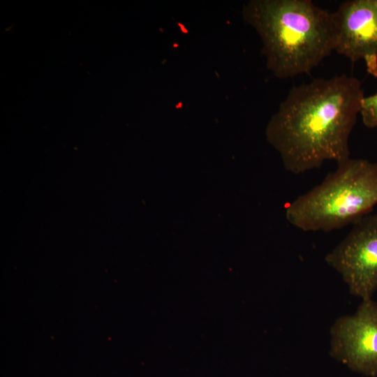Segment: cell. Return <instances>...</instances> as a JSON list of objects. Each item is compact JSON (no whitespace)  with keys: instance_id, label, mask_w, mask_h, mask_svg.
Here are the masks:
<instances>
[{"instance_id":"obj_7","label":"cell","mask_w":377,"mask_h":377,"mask_svg":"<svg viewBox=\"0 0 377 377\" xmlns=\"http://www.w3.org/2000/svg\"><path fill=\"white\" fill-rule=\"evenodd\" d=\"M360 114L367 127H377V92L369 96H364Z\"/></svg>"},{"instance_id":"obj_3","label":"cell","mask_w":377,"mask_h":377,"mask_svg":"<svg viewBox=\"0 0 377 377\" xmlns=\"http://www.w3.org/2000/svg\"><path fill=\"white\" fill-rule=\"evenodd\" d=\"M377 205V163L348 158L286 209L288 221L305 232H330L354 224Z\"/></svg>"},{"instance_id":"obj_5","label":"cell","mask_w":377,"mask_h":377,"mask_svg":"<svg viewBox=\"0 0 377 377\" xmlns=\"http://www.w3.org/2000/svg\"><path fill=\"white\" fill-rule=\"evenodd\" d=\"M330 335V357L355 373L377 376V303L372 298L337 318Z\"/></svg>"},{"instance_id":"obj_1","label":"cell","mask_w":377,"mask_h":377,"mask_svg":"<svg viewBox=\"0 0 377 377\" xmlns=\"http://www.w3.org/2000/svg\"><path fill=\"white\" fill-rule=\"evenodd\" d=\"M364 98L360 80L345 74L294 86L267 127L286 169L298 175L349 158V138Z\"/></svg>"},{"instance_id":"obj_4","label":"cell","mask_w":377,"mask_h":377,"mask_svg":"<svg viewBox=\"0 0 377 377\" xmlns=\"http://www.w3.org/2000/svg\"><path fill=\"white\" fill-rule=\"evenodd\" d=\"M325 260L350 294L362 300L371 299L377 290V214H368L353 224Z\"/></svg>"},{"instance_id":"obj_6","label":"cell","mask_w":377,"mask_h":377,"mask_svg":"<svg viewBox=\"0 0 377 377\" xmlns=\"http://www.w3.org/2000/svg\"><path fill=\"white\" fill-rule=\"evenodd\" d=\"M336 29L334 51L352 63L363 60L377 77V0H350L332 13Z\"/></svg>"},{"instance_id":"obj_2","label":"cell","mask_w":377,"mask_h":377,"mask_svg":"<svg viewBox=\"0 0 377 377\" xmlns=\"http://www.w3.org/2000/svg\"><path fill=\"white\" fill-rule=\"evenodd\" d=\"M244 16L260 34L267 67L279 78L309 73L334 51L332 13L310 0L253 1Z\"/></svg>"}]
</instances>
